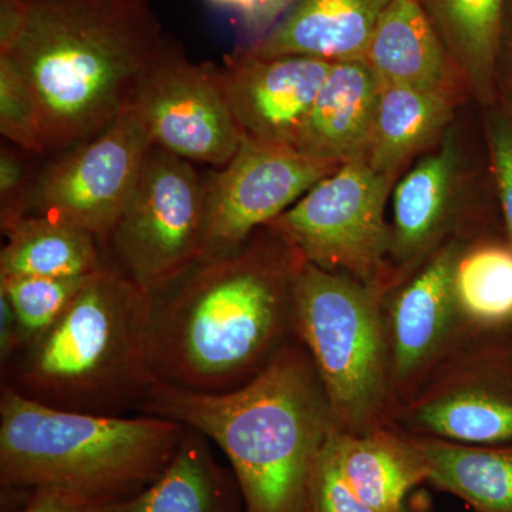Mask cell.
Listing matches in <instances>:
<instances>
[{"label":"cell","instance_id":"obj_1","mask_svg":"<svg viewBox=\"0 0 512 512\" xmlns=\"http://www.w3.org/2000/svg\"><path fill=\"white\" fill-rule=\"evenodd\" d=\"M302 262L266 227L156 293L150 346L158 382L227 393L254 379L295 333L292 291Z\"/></svg>","mask_w":512,"mask_h":512},{"label":"cell","instance_id":"obj_2","mask_svg":"<svg viewBox=\"0 0 512 512\" xmlns=\"http://www.w3.org/2000/svg\"><path fill=\"white\" fill-rule=\"evenodd\" d=\"M170 40L147 0H28L8 56L35 96L46 153L99 136L126 113Z\"/></svg>","mask_w":512,"mask_h":512},{"label":"cell","instance_id":"obj_3","mask_svg":"<svg viewBox=\"0 0 512 512\" xmlns=\"http://www.w3.org/2000/svg\"><path fill=\"white\" fill-rule=\"evenodd\" d=\"M200 431L227 458L247 512H306L313 466L335 427L302 343H291L247 384L198 393L158 382L138 410Z\"/></svg>","mask_w":512,"mask_h":512},{"label":"cell","instance_id":"obj_4","mask_svg":"<svg viewBox=\"0 0 512 512\" xmlns=\"http://www.w3.org/2000/svg\"><path fill=\"white\" fill-rule=\"evenodd\" d=\"M153 305L154 293L107 265L46 332L2 365V386L66 412L138 416L158 383Z\"/></svg>","mask_w":512,"mask_h":512},{"label":"cell","instance_id":"obj_5","mask_svg":"<svg viewBox=\"0 0 512 512\" xmlns=\"http://www.w3.org/2000/svg\"><path fill=\"white\" fill-rule=\"evenodd\" d=\"M185 430L156 416L53 409L2 386L0 484L3 490L59 488L120 503L157 480Z\"/></svg>","mask_w":512,"mask_h":512},{"label":"cell","instance_id":"obj_6","mask_svg":"<svg viewBox=\"0 0 512 512\" xmlns=\"http://www.w3.org/2000/svg\"><path fill=\"white\" fill-rule=\"evenodd\" d=\"M292 316L335 426H363L382 403L387 356L369 285L303 261L293 281Z\"/></svg>","mask_w":512,"mask_h":512},{"label":"cell","instance_id":"obj_7","mask_svg":"<svg viewBox=\"0 0 512 512\" xmlns=\"http://www.w3.org/2000/svg\"><path fill=\"white\" fill-rule=\"evenodd\" d=\"M205 225L207 181L190 161L151 147L107 245L116 268L156 295L200 264Z\"/></svg>","mask_w":512,"mask_h":512},{"label":"cell","instance_id":"obj_8","mask_svg":"<svg viewBox=\"0 0 512 512\" xmlns=\"http://www.w3.org/2000/svg\"><path fill=\"white\" fill-rule=\"evenodd\" d=\"M392 181L365 158L348 161L266 227L303 261L369 285L392 249L384 220Z\"/></svg>","mask_w":512,"mask_h":512},{"label":"cell","instance_id":"obj_9","mask_svg":"<svg viewBox=\"0 0 512 512\" xmlns=\"http://www.w3.org/2000/svg\"><path fill=\"white\" fill-rule=\"evenodd\" d=\"M151 147L136 117L126 110L99 136L64 151L40 173L26 214L70 222L107 247Z\"/></svg>","mask_w":512,"mask_h":512},{"label":"cell","instance_id":"obj_10","mask_svg":"<svg viewBox=\"0 0 512 512\" xmlns=\"http://www.w3.org/2000/svg\"><path fill=\"white\" fill-rule=\"evenodd\" d=\"M127 110L151 146L190 163L224 167L244 137L225 99L217 66L192 63L171 42L141 80Z\"/></svg>","mask_w":512,"mask_h":512},{"label":"cell","instance_id":"obj_11","mask_svg":"<svg viewBox=\"0 0 512 512\" xmlns=\"http://www.w3.org/2000/svg\"><path fill=\"white\" fill-rule=\"evenodd\" d=\"M342 164L242 137L237 154L207 180L201 261L237 251Z\"/></svg>","mask_w":512,"mask_h":512},{"label":"cell","instance_id":"obj_12","mask_svg":"<svg viewBox=\"0 0 512 512\" xmlns=\"http://www.w3.org/2000/svg\"><path fill=\"white\" fill-rule=\"evenodd\" d=\"M333 63L308 56L258 57L238 49L217 67L242 136L295 146Z\"/></svg>","mask_w":512,"mask_h":512},{"label":"cell","instance_id":"obj_13","mask_svg":"<svg viewBox=\"0 0 512 512\" xmlns=\"http://www.w3.org/2000/svg\"><path fill=\"white\" fill-rule=\"evenodd\" d=\"M392 0H299L254 45L258 57L308 56L329 62L363 60L377 23Z\"/></svg>","mask_w":512,"mask_h":512},{"label":"cell","instance_id":"obj_14","mask_svg":"<svg viewBox=\"0 0 512 512\" xmlns=\"http://www.w3.org/2000/svg\"><path fill=\"white\" fill-rule=\"evenodd\" d=\"M380 87L365 60L333 63L293 148L338 164L365 158Z\"/></svg>","mask_w":512,"mask_h":512},{"label":"cell","instance_id":"obj_15","mask_svg":"<svg viewBox=\"0 0 512 512\" xmlns=\"http://www.w3.org/2000/svg\"><path fill=\"white\" fill-rule=\"evenodd\" d=\"M363 60L382 84H404L453 97L456 64L419 0H392Z\"/></svg>","mask_w":512,"mask_h":512},{"label":"cell","instance_id":"obj_16","mask_svg":"<svg viewBox=\"0 0 512 512\" xmlns=\"http://www.w3.org/2000/svg\"><path fill=\"white\" fill-rule=\"evenodd\" d=\"M460 249L448 245L414 276L390 309L393 373L412 377L429 362L446 338L454 313V269Z\"/></svg>","mask_w":512,"mask_h":512},{"label":"cell","instance_id":"obj_17","mask_svg":"<svg viewBox=\"0 0 512 512\" xmlns=\"http://www.w3.org/2000/svg\"><path fill=\"white\" fill-rule=\"evenodd\" d=\"M200 431L185 430L170 464L117 512H247L234 471Z\"/></svg>","mask_w":512,"mask_h":512},{"label":"cell","instance_id":"obj_18","mask_svg":"<svg viewBox=\"0 0 512 512\" xmlns=\"http://www.w3.org/2000/svg\"><path fill=\"white\" fill-rule=\"evenodd\" d=\"M328 446L357 497L375 512H399L427 470L413 439L387 433L357 434L333 427Z\"/></svg>","mask_w":512,"mask_h":512},{"label":"cell","instance_id":"obj_19","mask_svg":"<svg viewBox=\"0 0 512 512\" xmlns=\"http://www.w3.org/2000/svg\"><path fill=\"white\" fill-rule=\"evenodd\" d=\"M0 276L80 278L106 268L96 235L70 222L29 215L2 225Z\"/></svg>","mask_w":512,"mask_h":512},{"label":"cell","instance_id":"obj_20","mask_svg":"<svg viewBox=\"0 0 512 512\" xmlns=\"http://www.w3.org/2000/svg\"><path fill=\"white\" fill-rule=\"evenodd\" d=\"M453 106L454 99L447 94L382 84L365 160L379 173L394 178L410 158L443 133Z\"/></svg>","mask_w":512,"mask_h":512},{"label":"cell","instance_id":"obj_21","mask_svg":"<svg viewBox=\"0 0 512 512\" xmlns=\"http://www.w3.org/2000/svg\"><path fill=\"white\" fill-rule=\"evenodd\" d=\"M410 426L430 439L467 446L512 440V397L480 383H458L413 407Z\"/></svg>","mask_w":512,"mask_h":512},{"label":"cell","instance_id":"obj_22","mask_svg":"<svg viewBox=\"0 0 512 512\" xmlns=\"http://www.w3.org/2000/svg\"><path fill=\"white\" fill-rule=\"evenodd\" d=\"M427 483L470 504L477 512H512V450L413 439Z\"/></svg>","mask_w":512,"mask_h":512},{"label":"cell","instance_id":"obj_23","mask_svg":"<svg viewBox=\"0 0 512 512\" xmlns=\"http://www.w3.org/2000/svg\"><path fill=\"white\" fill-rule=\"evenodd\" d=\"M457 177L451 141L420 161L400 181L393 197L392 251L403 261L416 258L439 234Z\"/></svg>","mask_w":512,"mask_h":512},{"label":"cell","instance_id":"obj_24","mask_svg":"<svg viewBox=\"0 0 512 512\" xmlns=\"http://www.w3.org/2000/svg\"><path fill=\"white\" fill-rule=\"evenodd\" d=\"M461 76L490 92L507 0H419Z\"/></svg>","mask_w":512,"mask_h":512},{"label":"cell","instance_id":"obj_25","mask_svg":"<svg viewBox=\"0 0 512 512\" xmlns=\"http://www.w3.org/2000/svg\"><path fill=\"white\" fill-rule=\"evenodd\" d=\"M457 312L478 325L512 320V248L480 247L460 254L454 269Z\"/></svg>","mask_w":512,"mask_h":512},{"label":"cell","instance_id":"obj_26","mask_svg":"<svg viewBox=\"0 0 512 512\" xmlns=\"http://www.w3.org/2000/svg\"><path fill=\"white\" fill-rule=\"evenodd\" d=\"M92 276H0V292L15 309L25 343L46 332Z\"/></svg>","mask_w":512,"mask_h":512},{"label":"cell","instance_id":"obj_27","mask_svg":"<svg viewBox=\"0 0 512 512\" xmlns=\"http://www.w3.org/2000/svg\"><path fill=\"white\" fill-rule=\"evenodd\" d=\"M0 133L32 156L46 154L35 96L8 56L0 55Z\"/></svg>","mask_w":512,"mask_h":512},{"label":"cell","instance_id":"obj_28","mask_svg":"<svg viewBox=\"0 0 512 512\" xmlns=\"http://www.w3.org/2000/svg\"><path fill=\"white\" fill-rule=\"evenodd\" d=\"M306 512H375L357 497L340 473L328 439L313 466Z\"/></svg>","mask_w":512,"mask_h":512},{"label":"cell","instance_id":"obj_29","mask_svg":"<svg viewBox=\"0 0 512 512\" xmlns=\"http://www.w3.org/2000/svg\"><path fill=\"white\" fill-rule=\"evenodd\" d=\"M25 151L13 146L0 150V224L25 217L37 177L30 171Z\"/></svg>","mask_w":512,"mask_h":512},{"label":"cell","instance_id":"obj_30","mask_svg":"<svg viewBox=\"0 0 512 512\" xmlns=\"http://www.w3.org/2000/svg\"><path fill=\"white\" fill-rule=\"evenodd\" d=\"M28 493L18 510L8 512H117L123 503L99 500L59 488H36Z\"/></svg>","mask_w":512,"mask_h":512},{"label":"cell","instance_id":"obj_31","mask_svg":"<svg viewBox=\"0 0 512 512\" xmlns=\"http://www.w3.org/2000/svg\"><path fill=\"white\" fill-rule=\"evenodd\" d=\"M488 134L495 178L512 242V124L498 117L491 121Z\"/></svg>","mask_w":512,"mask_h":512},{"label":"cell","instance_id":"obj_32","mask_svg":"<svg viewBox=\"0 0 512 512\" xmlns=\"http://www.w3.org/2000/svg\"><path fill=\"white\" fill-rule=\"evenodd\" d=\"M298 2L299 0H255L251 12L241 18L244 47L259 42Z\"/></svg>","mask_w":512,"mask_h":512},{"label":"cell","instance_id":"obj_33","mask_svg":"<svg viewBox=\"0 0 512 512\" xmlns=\"http://www.w3.org/2000/svg\"><path fill=\"white\" fill-rule=\"evenodd\" d=\"M25 343L22 328L12 303L0 292V365L15 355Z\"/></svg>","mask_w":512,"mask_h":512},{"label":"cell","instance_id":"obj_34","mask_svg":"<svg viewBox=\"0 0 512 512\" xmlns=\"http://www.w3.org/2000/svg\"><path fill=\"white\" fill-rule=\"evenodd\" d=\"M28 0H0V53H8L22 32Z\"/></svg>","mask_w":512,"mask_h":512},{"label":"cell","instance_id":"obj_35","mask_svg":"<svg viewBox=\"0 0 512 512\" xmlns=\"http://www.w3.org/2000/svg\"><path fill=\"white\" fill-rule=\"evenodd\" d=\"M212 5L220 8L237 10L239 15L245 16L254 8L255 0H210Z\"/></svg>","mask_w":512,"mask_h":512},{"label":"cell","instance_id":"obj_36","mask_svg":"<svg viewBox=\"0 0 512 512\" xmlns=\"http://www.w3.org/2000/svg\"><path fill=\"white\" fill-rule=\"evenodd\" d=\"M399 512H434L424 498L419 495H410Z\"/></svg>","mask_w":512,"mask_h":512}]
</instances>
